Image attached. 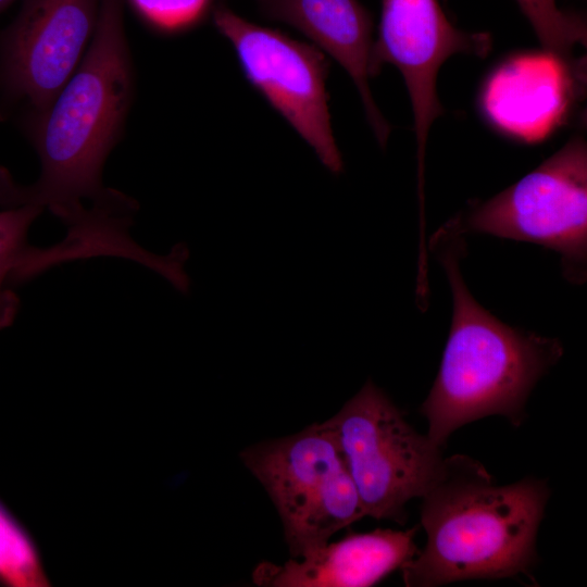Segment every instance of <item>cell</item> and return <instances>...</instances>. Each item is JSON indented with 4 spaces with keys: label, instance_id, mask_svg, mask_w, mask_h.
Listing matches in <instances>:
<instances>
[{
    "label": "cell",
    "instance_id": "obj_3",
    "mask_svg": "<svg viewBox=\"0 0 587 587\" xmlns=\"http://www.w3.org/2000/svg\"><path fill=\"white\" fill-rule=\"evenodd\" d=\"M429 243L452 294L448 340L421 407L427 436L441 447L455 429L485 416L502 415L520 425L532 389L563 348L557 338L504 324L475 300L460 267L463 236L439 229Z\"/></svg>",
    "mask_w": 587,
    "mask_h": 587
},
{
    "label": "cell",
    "instance_id": "obj_7",
    "mask_svg": "<svg viewBox=\"0 0 587 587\" xmlns=\"http://www.w3.org/2000/svg\"><path fill=\"white\" fill-rule=\"evenodd\" d=\"M101 0H24L0 36V117L24 110L39 117L80 63L93 36Z\"/></svg>",
    "mask_w": 587,
    "mask_h": 587
},
{
    "label": "cell",
    "instance_id": "obj_11",
    "mask_svg": "<svg viewBox=\"0 0 587 587\" xmlns=\"http://www.w3.org/2000/svg\"><path fill=\"white\" fill-rule=\"evenodd\" d=\"M416 527L408 530L375 529L349 534L339 541L305 553L301 561L282 565L261 563L253 572L260 586L367 587L414 558Z\"/></svg>",
    "mask_w": 587,
    "mask_h": 587
},
{
    "label": "cell",
    "instance_id": "obj_14",
    "mask_svg": "<svg viewBox=\"0 0 587 587\" xmlns=\"http://www.w3.org/2000/svg\"><path fill=\"white\" fill-rule=\"evenodd\" d=\"M365 516L357 487L346 463L326 480L301 516L284 529L292 558L325 545L338 530Z\"/></svg>",
    "mask_w": 587,
    "mask_h": 587
},
{
    "label": "cell",
    "instance_id": "obj_9",
    "mask_svg": "<svg viewBox=\"0 0 587 587\" xmlns=\"http://www.w3.org/2000/svg\"><path fill=\"white\" fill-rule=\"evenodd\" d=\"M267 18L303 34L342 66L360 95L366 120L380 147L390 126L372 96L370 79L377 74L373 61V23L359 0H255Z\"/></svg>",
    "mask_w": 587,
    "mask_h": 587
},
{
    "label": "cell",
    "instance_id": "obj_12",
    "mask_svg": "<svg viewBox=\"0 0 587 587\" xmlns=\"http://www.w3.org/2000/svg\"><path fill=\"white\" fill-rule=\"evenodd\" d=\"M240 458L266 490L284 529L301 516L326 480L345 464L324 423L250 446L241 451Z\"/></svg>",
    "mask_w": 587,
    "mask_h": 587
},
{
    "label": "cell",
    "instance_id": "obj_17",
    "mask_svg": "<svg viewBox=\"0 0 587 587\" xmlns=\"http://www.w3.org/2000/svg\"><path fill=\"white\" fill-rule=\"evenodd\" d=\"M141 20L165 35L187 32L209 13L212 0H129Z\"/></svg>",
    "mask_w": 587,
    "mask_h": 587
},
{
    "label": "cell",
    "instance_id": "obj_2",
    "mask_svg": "<svg viewBox=\"0 0 587 587\" xmlns=\"http://www.w3.org/2000/svg\"><path fill=\"white\" fill-rule=\"evenodd\" d=\"M421 498L426 545L401 567L405 586L511 577L535 564L549 498L545 480L496 485L478 461L457 454L444 459Z\"/></svg>",
    "mask_w": 587,
    "mask_h": 587
},
{
    "label": "cell",
    "instance_id": "obj_13",
    "mask_svg": "<svg viewBox=\"0 0 587 587\" xmlns=\"http://www.w3.org/2000/svg\"><path fill=\"white\" fill-rule=\"evenodd\" d=\"M42 210L24 204L0 211V329L11 325L18 311L15 287L61 263L102 255L97 242L70 232L47 248L30 245L28 229Z\"/></svg>",
    "mask_w": 587,
    "mask_h": 587
},
{
    "label": "cell",
    "instance_id": "obj_4",
    "mask_svg": "<svg viewBox=\"0 0 587 587\" xmlns=\"http://www.w3.org/2000/svg\"><path fill=\"white\" fill-rule=\"evenodd\" d=\"M440 229L486 234L559 253L564 277L582 284L587 271V146L572 138L514 185L476 202Z\"/></svg>",
    "mask_w": 587,
    "mask_h": 587
},
{
    "label": "cell",
    "instance_id": "obj_1",
    "mask_svg": "<svg viewBox=\"0 0 587 587\" xmlns=\"http://www.w3.org/2000/svg\"><path fill=\"white\" fill-rule=\"evenodd\" d=\"M135 93L123 0H101L88 48L49 108L23 125L40 161L39 178L20 186L0 167V204L49 209L67 228L95 216L83 201L107 203L122 192L105 188L102 170L120 141Z\"/></svg>",
    "mask_w": 587,
    "mask_h": 587
},
{
    "label": "cell",
    "instance_id": "obj_5",
    "mask_svg": "<svg viewBox=\"0 0 587 587\" xmlns=\"http://www.w3.org/2000/svg\"><path fill=\"white\" fill-rule=\"evenodd\" d=\"M323 423L339 447L365 516L400 523L404 505L421 498L441 470V447L412 428L372 380Z\"/></svg>",
    "mask_w": 587,
    "mask_h": 587
},
{
    "label": "cell",
    "instance_id": "obj_8",
    "mask_svg": "<svg viewBox=\"0 0 587 587\" xmlns=\"http://www.w3.org/2000/svg\"><path fill=\"white\" fill-rule=\"evenodd\" d=\"M490 48L488 34L457 28L438 0H382L373 61L377 74L385 63L396 66L407 86L414 116L420 197L429 129L442 114L436 89L438 72L454 54L485 57Z\"/></svg>",
    "mask_w": 587,
    "mask_h": 587
},
{
    "label": "cell",
    "instance_id": "obj_10",
    "mask_svg": "<svg viewBox=\"0 0 587 587\" xmlns=\"http://www.w3.org/2000/svg\"><path fill=\"white\" fill-rule=\"evenodd\" d=\"M572 93L565 58L545 50L515 55L500 64L484 86L482 107L503 133L536 142L564 117Z\"/></svg>",
    "mask_w": 587,
    "mask_h": 587
},
{
    "label": "cell",
    "instance_id": "obj_15",
    "mask_svg": "<svg viewBox=\"0 0 587 587\" xmlns=\"http://www.w3.org/2000/svg\"><path fill=\"white\" fill-rule=\"evenodd\" d=\"M0 586H51L34 537L1 501Z\"/></svg>",
    "mask_w": 587,
    "mask_h": 587
},
{
    "label": "cell",
    "instance_id": "obj_18",
    "mask_svg": "<svg viewBox=\"0 0 587 587\" xmlns=\"http://www.w3.org/2000/svg\"><path fill=\"white\" fill-rule=\"evenodd\" d=\"M15 0H0V13Z\"/></svg>",
    "mask_w": 587,
    "mask_h": 587
},
{
    "label": "cell",
    "instance_id": "obj_16",
    "mask_svg": "<svg viewBox=\"0 0 587 587\" xmlns=\"http://www.w3.org/2000/svg\"><path fill=\"white\" fill-rule=\"evenodd\" d=\"M546 51L563 58L577 45H586L585 20L561 10L555 0H516Z\"/></svg>",
    "mask_w": 587,
    "mask_h": 587
},
{
    "label": "cell",
    "instance_id": "obj_6",
    "mask_svg": "<svg viewBox=\"0 0 587 587\" xmlns=\"http://www.w3.org/2000/svg\"><path fill=\"white\" fill-rule=\"evenodd\" d=\"M217 32L232 45L248 83L313 149L333 174L344 170L329 114V61L314 45L254 24L225 5L213 10Z\"/></svg>",
    "mask_w": 587,
    "mask_h": 587
}]
</instances>
